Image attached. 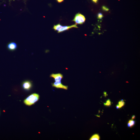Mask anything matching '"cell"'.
Returning <instances> with one entry per match:
<instances>
[{
  "label": "cell",
  "instance_id": "cell-1",
  "mask_svg": "<svg viewBox=\"0 0 140 140\" xmlns=\"http://www.w3.org/2000/svg\"><path fill=\"white\" fill-rule=\"evenodd\" d=\"M39 95L34 93L30 95L24 101V103L26 105L29 106L32 105L39 99Z\"/></svg>",
  "mask_w": 140,
  "mask_h": 140
},
{
  "label": "cell",
  "instance_id": "cell-2",
  "mask_svg": "<svg viewBox=\"0 0 140 140\" xmlns=\"http://www.w3.org/2000/svg\"><path fill=\"white\" fill-rule=\"evenodd\" d=\"M73 28H78V27L76 24L69 26H62L60 24H58L57 25H54L53 28L55 31H57L58 33H59Z\"/></svg>",
  "mask_w": 140,
  "mask_h": 140
},
{
  "label": "cell",
  "instance_id": "cell-3",
  "mask_svg": "<svg viewBox=\"0 0 140 140\" xmlns=\"http://www.w3.org/2000/svg\"><path fill=\"white\" fill-rule=\"evenodd\" d=\"M85 21V17L81 14L78 13L76 14L74 19L73 20L75 22L76 24H82Z\"/></svg>",
  "mask_w": 140,
  "mask_h": 140
},
{
  "label": "cell",
  "instance_id": "cell-4",
  "mask_svg": "<svg viewBox=\"0 0 140 140\" xmlns=\"http://www.w3.org/2000/svg\"><path fill=\"white\" fill-rule=\"evenodd\" d=\"M52 85L53 87L57 88H62L66 90L68 89V86L62 84L61 81H55L54 83H52Z\"/></svg>",
  "mask_w": 140,
  "mask_h": 140
},
{
  "label": "cell",
  "instance_id": "cell-5",
  "mask_svg": "<svg viewBox=\"0 0 140 140\" xmlns=\"http://www.w3.org/2000/svg\"><path fill=\"white\" fill-rule=\"evenodd\" d=\"M32 86V83L30 81H25L22 84L23 88L26 90H30Z\"/></svg>",
  "mask_w": 140,
  "mask_h": 140
},
{
  "label": "cell",
  "instance_id": "cell-6",
  "mask_svg": "<svg viewBox=\"0 0 140 140\" xmlns=\"http://www.w3.org/2000/svg\"><path fill=\"white\" fill-rule=\"evenodd\" d=\"M7 49L10 51H13L15 50L17 48V44L14 42H11L8 44Z\"/></svg>",
  "mask_w": 140,
  "mask_h": 140
},
{
  "label": "cell",
  "instance_id": "cell-7",
  "mask_svg": "<svg viewBox=\"0 0 140 140\" xmlns=\"http://www.w3.org/2000/svg\"><path fill=\"white\" fill-rule=\"evenodd\" d=\"M50 77H52L55 79V81H61L63 78V76L61 73L52 74L50 76Z\"/></svg>",
  "mask_w": 140,
  "mask_h": 140
},
{
  "label": "cell",
  "instance_id": "cell-8",
  "mask_svg": "<svg viewBox=\"0 0 140 140\" xmlns=\"http://www.w3.org/2000/svg\"><path fill=\"white\" fill-rule=\"evenodd\" d=\"M100 136L97 134H95L92 135L89 140H100Z\"/></svg>",
  "mask_w": 140,
  "mask_h": 140
},
{
  "label": "cell",
  "instance_id": "cell-9",
  "mask_svg": "<svg viewBox=\"0 0 140 140\" xmlns=\"http://www.w3.org/2000/svg\"><path fill=\"white\" fill-rule=\"evenodd\" d=\"M135 121L133 120H129V123L128 124V126L129 127L132 128L135 124Z\"/></svg>",
  "mask_w": 140,
  "mask_h": 140
},
{
  "label": "cell",
  "instance_id": "cell-10",
  "mask_svg": "<svg viewBox=\"0 0 140 140\" xmlns=\"http://www.w3.org/2000/svg\"><path fill=\"white\" fill-rule=\"evenodd\" d=\"M125 103L123 100H121L120 101L118 102V105L119 106V109L121 108L124 105Z\"/></svg>",
  "mask_w": 140,
  "mask_h": 140
},
{
  "label": "cell",
  "instance_id": "cell-11",
  "mask_svg": "<svg viewBox=\"0 0 140 140\" xmlns=\"http://www.w3.org/2000/svg\"><path fill=\"white\" fill-rule=\"evenodd\" d=\"M104 105L105 106H109L111 105V102L109 99H108L106 101V103H104Z\"/></svg>",
  "mask_w": 140,
  "mask_h": 140
},
{
  "label": "cell",
  "instance_id": "cell-12",
  "mask_svg": "<svg viewBox=\"0 0 140 140\" xmlns=\"http://www.w3.org/2000/svg\"><path fill=\"white\" fill-rule=\"evenodd\" d=\"M103 17L102 13H99L98 15V19H102Z\"/></svg>",
  "mask_w": 140,
  "mask_h": 140
},
{
  "label": "cell",
  "instance_id": "cell-13",
  "mask_svg": "<svg viewBox=\"0 0 140 140\" xmlns=\"http://www.w3.org/2000/svg\"><path fill=\"white\" fill-rule=\"evenodd\" d=\"M103 10L105 11H108L109 10V9L104 6H103L102 7Z\"/></svg>",
  "mask_w": 140,
  "mask_h": 140
},
{
  "label": "cell",
  "instance_id": "cell-14",
  "mask_svg": "<svg viewBox=\"0 0 140 140\" xmlns=\"http://www.w3.org/2000/svg\"><path fill=\"white\" fill-rule=\"evenodd\" d=\"M56 0L59 3H61L64 1V0Z\"/></svg>",
  "mask_w": 140,
  "mask_h": 140
},
{
  "label": "cell",
  "instance_id": "cell-15",
  "mask_svg": "<svg viewBox=\"0 0 140 140\" xmlns=\"http://www.w3.org/2000/svg\"><path fill=\"white\" fill-rule=\"evenodd\" d=\"M104 96L105 97L108 96V94H107V92H106L104 91Z\"/></svg>",
  "mask_w": 140,
  "mask_h": 140
},
{
  "label": "cell",
  "instance_id": "cell-16",
  "mask_svg": "<svg viewBox=\"0 0 140 140\" xmlns=\"http://www.w3.org/2000/svg\"><path fill=\"white\" fill-rule=\"evenodd\" d=\"M92 1L95 3H97L98 0H92Z\"/></svg>",
  "mask_w": 140,
  "mask_h": 140
},
{
  "label": "cell",
  "instance_id": "cell-17",
  "mask_svg": "<svg viewBox=\"0 0 140 140\" xmlns=\"http://www.w3.org/2000/svg\"><path fill=\"white\" fill-rule=\"evenodd\" d=\"M135 115H133L132 116V119H135Z\"/></svg>",
  "mask_w": 140,
  "mask_h": 140
},
{
  "label": "cell",
  "instance_id": "cell-18",
  "mask_svg": "<svg viewBox=\"0 0 140 140\" xmlns=\"http://www.w3.org/2000/svg\"><path fill=\"white\" fill-rule=\"evenodd\" d=\"M116 109H119V106L118 105H117V106H116Z\"/></svg>",
  "mask_w": 140,
  "mask_h": 140
}]
</instances>
